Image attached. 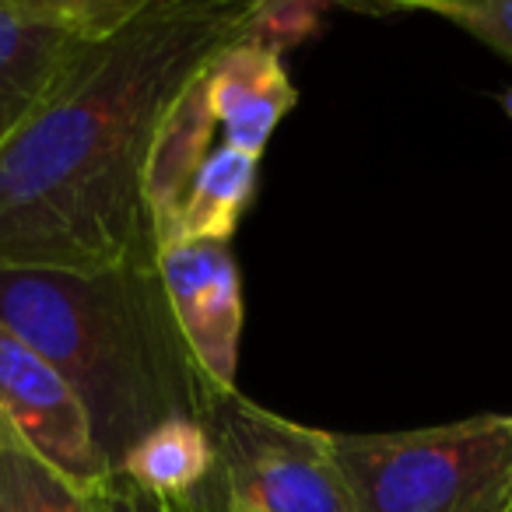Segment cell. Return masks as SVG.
I'll use <instances>...</instances> for the list:
<instances>
[{
  "mask_svg": "<svg viewBox=\"0 0 512 512\" xmlns=\"http://www.w3.org/2000/svg\"><path fill=\"white\" fill-rule=\"evenodd\" d=\"M204 88L221 144L260 158L278 123L299 102L278 53L253 43H228L204 64Z\"/></svg>",
  "mask_w": 512,
  "mask_h": 512,
  "instance_id": "obj_8",
  "label": "cell"
},
{
  "mask_svg": "<svg viewBox=\"0 0 512 512\" xmlns=\"http://www.w3.org/2000/svg\"><path fill=\"white\" fill-rule=\"evenodd\" d=\"M498 512H512V481H509V491H505V498H502V509Z\"/></svg>",
  "mask_w": 512,
  "mask_h": 512,
  "instance_id": "obj_17",
  "label": "cell"
},
{
  "mask_svg": "<svg viewBox=\"0 0 512 512\" xmlns=\"http://www.w3.org/2000/svg\"><path fill=\"white\" fill-rule=\"evenodd\" d=\"M214 134H218V123H214L211 102H207L204 67H200L162 113L155 134H151L148 162H144V200H148L151 225H155L158 253L169 246L179 204H183L193 176L214 151Z\"/></svg>",
  "mask_w": 512,
  "mask_h": 512,
  "instance_id": "obj_9",
  "label": "cell"
},
{
  "mask_svg": "<svg viewBox=\"0 0 512 512\" xmlns=\"http://www.w3.org/2000/svg\"><path fill=\"white\" fill-rule=\"evenodd\" d=\"M218 470V449L207 421L172 418L151 428L116 463V477L158 498L197 495Z\"/></svg>",
  "mask_w": 512,
  "mask_h": 512,
  "instance_id": "obj_10",
  "label": "cell"
},
{
  "mask_svg": "<svg viewBox=\"0 0 512 512\" xmlns=\"http://www.w3.org/2000/svg\"><path fill=\"white\" fill-rule=\"evenodd\" d=\"M0 323L78 393L109 470L151 428L200 418L221 397L186 348L155 264L109 271L0 267Z\"/></svg>",
  "mask_w": 512,
  "mask_h": 512,
  "instance_id": "obj_2",
  "label": "cell"
},
{
  "mask_svg": "<svg viewBox=\"0 0 512 512\" xmlns=\"http://www.w3.org/2000/svg\"><path fill=\"white\" fill-rule=\"evenodd\" d=\"M218 449L214 484L235 512H355L330 432L228 393L207 414Z\"/></svg>",
  "mask_w": 512,
  "mask_h": 512,
  "instance_id": "obj_4",
  "label": "cell"
},
{
  "mask_svg": "<svg viewBox=\"0 0 512 512\" xmlns=\"http://www.w3.org/2000/svg\"><path fill=\"white\" fill-rule=\"evenodd\" d=\"M256 169H260V158L228 148V144L214 148L207 155V162L200 165L197 176H193L183 204H179L169 246H176V242H204V239L232 242L242 214L253 204Z\"/></svg>",
  "mask_w": 512,
  "mask_h": 512,
  "instance_id": "obj_11",
  "label": "cell"
},
{
  "mask_svg": "<svg viewBox=\"0 0 512 512\" xmlns=\"http://www.w3.org/2000/svg\"><path fill=\"white\" fill-rule=\"evenodd\" d=\"M239 0H137L0 148V267L155 264L144 162L179 88L239 39Z\"/></svg>",
  "mask_w": 512,
  "mask_h": 512,
  "instance_id": "obj_1",
  "label": "cell"
},
{
  "mask_svg": "<svg viewBox=\"0 0 512 512\" xmlns=\"http://www.w3.org/2000/svg\"><path fill=\"white\" fill-rule=\"evenodd\" d=\"M137 0H0V148L43 106L92 39Z\"/></svg>",
  "mask_w": 512,
  "mask_h": 512,
  "instance_id": "obj_5",
  "label": "cell"
},
{
  "mask_svg": "<svg viewBox=\"0 0 512 512\" xmlns=\"http://www.w3.org/2000/svg\"><path fill=\"white\" fill-rule=\"evenodd\" d=\"M330 442L355 512H498L512 481V414Z\"/></svg>",
  "mask_w": 512,
  "mask_h": 512,
  "instance_id": "obj_3",
  "label": "cell"
},
{
  "mask_svg": "<svg viewBox=\"0 0 512 512\" xmlns=\"http://www.w3.org/2000/svg\"><path fill=\"white\" fill-rule=\"evenodd\" d=\"M165 299L179 323L193 362L218 393H239L242 344V274L232 242H176L158 253Z\"/></svg>",
  "mask_w": 512,
  "mask_h": 512,
  "instance_id": "obj_7",
  "label": "cell"
},
{
  "mask_svg": "<svg viewBox=\"0 0 512 512\" xmlns=\"http://www.w3.org/2000/svg\"><path fill=\"white\" fill-rule=\"evenodd\" d=\"M0 421L53 470L95 491L113 477L92 421L64 376L0 323Z\"/></svg>",
  "mask_w": 512,
  "mask_h": 512,
  "instance_id": "obj_6",
  "label": "cell"
},
{
  "mask_svg": "<svg viewBox=\"0 0 512 512\" xmlns=\"http://www.w3.org/2000/svg\"><path fill=\"white\" fill-rule=\"evenodd\" d=\"M327 15L330 4L323 0H256L239 25V43L264 46L285 57V50L313 39Z\"/></svg>",
  "mask_w": 512,
  "mask_h": 512,
  "instance_id": "obj_13",
  "label": "cell"
},
{
  "mask_svg": "<svg viewBox=\"0 0 512 512\" xmlns=\"http://www.w3.org/2000/svg\"><path fill=\"white\" fill-rule=\"evenodd\" d=\"M498 106H502V113L512 120V88H509V92H502V95H498Z\"/></svg>",
  "mask_w": 512,
  "mask_h": 512,
  "instance_id": "obj_16",
  "label": "cell"
},
{
  "mask_svg": "<svg viewBox=\"0 0 512 512\" xmlns=\"http://www.w3.org/2000/svg\"><path fill=\"white\" fill-rule=\"evenodd\" d=\"M218 512H235V509H225V505H221V509Z\"/></svg>",
  "mask_w": 512,
  "mask_h": 512,
  "instance_id": "obj_18",
  "label": "cell"
},
{
  "mask_svg": "<svg viewBox=\"0 0 512 512\" xmlns=\"http://www.w3.org/2000/svg\"><path fill=\"white\" fill-rule=\"evenodd\" d=\"M397 8L442 18L512 64V0H414L393 4V11Z\"/></svg>",
  "mask_w": 512,
  "mask_h": 512,
  "instance_id": "obj_14",
  "label": "cell"
},
{
  "mask_svg": "<svg viewBox=\"0 0 512 512\" xmlns=\"http://www.w3.org/2000/svg\"><path fill=\"white\" fill-rule=\"evenodd\" d=\"M0 512H95V491L53 470L0 421Z\"/></svg>",
  "mask_w": 512,
  "mask_h": 512,
  "instance_id": "obj_12",
  "label": "cell"
},
{
  "mask_svg": "<svg viewBox=\"0 0 512 512\" xmlns=\"http://www.w3.org/2000/svg\"><path fill=\"white\" fill-rule=\"evenodd\" d=\"M221 495L214 477L186 498H158L148 491H137L134 484H127L123 477H109L106 484L95 488V512H218Z\"/></svg>",
  "mask_w": 512,
  "mask_h": 512,
  "instance_id": "obj_15",
  "label": "cell"
}]
</instances>
